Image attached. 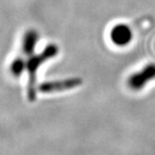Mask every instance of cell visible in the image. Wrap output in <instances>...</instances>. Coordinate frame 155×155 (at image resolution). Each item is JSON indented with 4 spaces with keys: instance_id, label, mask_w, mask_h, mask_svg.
Masks as SVG:
<instances>
[{
    "instance_id": "5b68a950",
    "label": "cell",
    "mask_w": 155,
    "mask_h": 155,
    "mask_svg": "<svg viewBox=\"0 0 155 155\" xmlns=\"http://www.w3.org/2000/svg\"><path fill=\"white\" fill-rule=\"evenodd\" d=\"M38 40L39 35L36 29H28L25 32L21 38V52L25 56H30L35 53Z\"/></svg>"
},
{
    "instance_id": "277c9868",
    "label": "cell",
    "mask_w": 155,
    "mask_h": 155,
    "mask_svg": "<svg viewBox=\"0 0 155 155\" xmlns=\"http://www.w3.org/2000/svg\"><path fill=\"white\" fill-rule=\"evenodd\" d=\"M112 43L119 47H124L132 41L133 32L130 26L125 24H118L114 25L109 33Z\"/></svg>"
},
{
    "instance_id": "3957f363",
    "label": "cell",
    "mask_w": 155,
    "mask_h": 155,
    "mask_svg": "<svg viewBox=\"0 0 155 155\" xmlns=\"http://www.w3.org/2000/svg\"><path fill=\"white\" fill-rule=\"evenodd\" d=\"M83 81L81 78H68V79L42 82L37 87V90L41 94H53L63 91H68L79 87Z\"/></svg>"
},
{
    "instance_id": "8992f818",
    "label": "cell",
    "mask_w": 155,
    "mask_h": 155,
    "mask_svg": "<svg viewBox=\"0 0 155 155\" xmlns=\"http://www.w3.org/2000/svg\"><path fill=\"white\" fill-rule=\"evenodd\" d=\"M26 69V65H25V59L17 56L12 60V62L9 64V72L14 78H19L21 76Z\"/></svg>"
},
{
    "instance_id": "7a4b0ae2",
    "label": "cell",
    "mask_w": 155,
    "mask_h": 155,
    "mask_svg": "<svg viewBox=\"0 0 155 155\" xmlns=\"http://www.w3.org/2000/svg\"><path fill=\"white\" fill-rule=\"evenodd\" d=\"M153 80H155V64L150 63L144 66L140 71L130 75L126 83L131 90L139 91Z\"/></svg>"
},
{
    "instance_id": "6da1fadb",
    "label": "cell",
    "mask_w": 155,
    "mask_h": 155,
    "mask_svg": "<svg viewBox=\"0 0 155 155\" xmlns=\"http://www.w3.org/2000/svg\"><path fill=\"white\" fill-rule=\"evenodd\" d=\"M59 52L56 44H49L39 53H33L25 60L26 71L28 73L27 97L30 102H34L37 98V73L40 66L47 61L54 58Z\"/></svg>"
}]
</instances>
